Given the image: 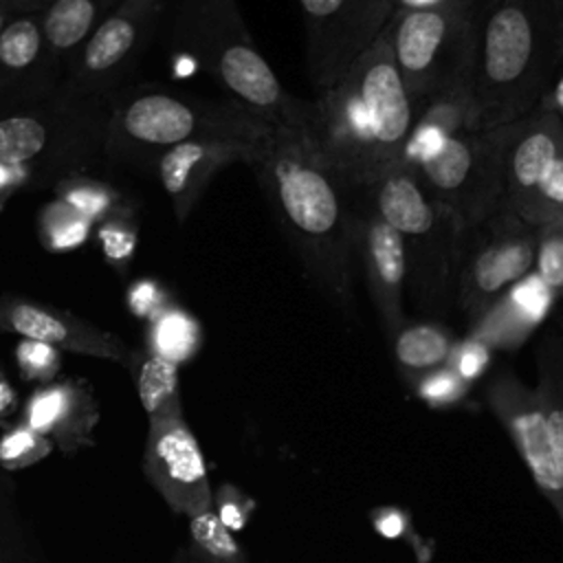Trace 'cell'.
I'll return each instance as SVG.
<instances>
[{
    "label": "cell",
    "instance_id": "1",
    "mask_svg": "<svg viewBox=\"0 0 563 563\" xmlns=\"http://www.w3.org/2000/svg\"><path fill=\"white\" fill-rule=\"evenodd\" d=\"M308 279L332 301L352 303L350 189L299 130L266 123L246 163Z\"/></svg>",
    "mask_w": 563,
    "mask_h": 563
},
{
    "label": "cell",
    "instance_id": "2",
    "mask_svg": "<svg viewBox=\"0 0 563 563\" xmlns=\"http://www.w3.org/2000/svg\"><path fill=\"white\" fill-rule=\"evenodd\" d=\"M413 106L383 33L332 86L308 101L303 134L347 189L372 187L400 165Z\"/></svg>",
    "mask_w": 563,
    "mask_h": 563
},
{
    "label": "cell",
    "instance_id": "3",
    "mask_svg": "<svg viewBox=\"0 0 563 563\" xmlns=\"http://www.w3.org/2000/svg\"><path fill=\"white\" fill-rule=\"evenodd\" d=\"M563 64V26L550 0H473L466 90L475 130L537 110Z\"/></svg>",
    "mask_w": 563,
    "mask_h": 563
},
{
    "label": "cell",
    "instance_id": "4",
    "mask_svg": "<svg viewBox=\"0 0 563 563\" xmlns=\"http://www.w3.org/2000/svg\"><path fill=\"white\" fill-rule=\"evenodd\" d=\"M383 218L400 233L407 257V292L424 310H442L455 292L466 229L402 165L372 185Z\"/></svg>",
    "mask_w": 563,
    "mask_h": 563
},
{
    "label": "cell",
    "instance_id": "5",
    "mask_svg": "<svg viewBox=\"0 0 563 563\" xmlns=\"http://www.w3.org/2000/svg\"><path fill=\"white\" fill-rule=\"evenodd\" d=\"M189 31L200 64L253 117L306 130L308 101L292 97L244 29L235 0H189Z\"/></svg>",
    "mask_w": 563,
    "mask_h": 563
},
{
    "label": "cell",
    "instance_id": "6",
    "mask_svg": "<svg viewBox=\"0 0 563 563\" xmlns=\"http://www.w3.org/2000/svg\"><path fill=\"white\" fill-rule=\"evenodd\" d=\"M488 132L497 150L504 209L532 227L563 222V121L539 106Z\"/></svg>",
    "mask_w": 563,
    "mask_h": 563
},
{
    "label": "cell",
    "instance_id": "7",
    "mask_svg": "<svg viewBox=\"0 0 563 563\" xmlns=\"http://www.w3.org/2000/svg\"><path fill=\"white\" fill-rule=\"evenodd\" d=\"M473 0L398 11L385 29L396 68L416 108L429 95L466 77Z\"/></svg>",
    "mask_w": 563,
    "mask_h": 563
},
{
    "label": "cell",
    "instance_id": "8",
    "mask_svg": "<svg viewBox=\"0 0 563 563\" xmlns=\"http://www.w3.org/2000/svg\"><path fill=\"white\" fill-rule=\"evenodd\" d=\"M266 121L242 106L207 103L169 92H145L121 103L112 117L114 139L143 150H169L191 139L253 141Z\"/></svg>",
    "mask_w": 563,
    "mask_h": 563
},
{
    "label": "cell",
    "instance_id": "9",
    "mask_svg": "<svg viewBox=\"0 0 563 563\" xmlns=\"http://www.w3.org/2000/svg\"><path fill=\"white\" fill-rule=\"evenodd\" d=\"M537 227L508 209L466 231L455 295L462 312L475 323L510 286L534 271Z\"/></svg>",
    "mask_w": 563,
    "mask_h": 563
},
{
    "label": "cell",
    "instance_id": "10",
    "mask_svg": "<svg viewBox=\"0 0 563 563\" xmlns=\"http://www.w3.org/2000/svg\"><path fill=\"white\" fill-rule=\"evenodd\" d=\"M468 231L504 209L493 134L468 130L435 152L402 165Z\"/></svg>",
    "mask_w": 563,
    "mask_h": 563
},
{
    "label": "cell",
    "instance_id": "11",
    "mask_svg": "<svg viewBox=\"0 0 563 563\" xmlns=\"http://www.w3.org/2000/svg\"><path fill=\"white\" fill-rule=\"evenodd\" d=\"M306 31V73L332 86L389 26L394 0H297Z\"/></svg>",
    "mask_w": 563,
    "mask_h": 563
},
{
    "label": "cell",
    "instance_id": "12",
    "mask_svg": "<svg viewBox=\"0 0 563 563\" xmlns=\"http://www.w3.org/2000/svg\"><path fill=\"white\" fill-rule=\"evenodd\" d=\"M350 242L352 262L363 271L383 330L394 336L407 323V257L402 238L378 211L372 187L350 189Z\"/></svg>",
    "mask_w": 563,
    "mask_h": 563
},
{
    "label": "cell",
    "instance_id": "13",
    "mask_svg": "<svg viewBox=\"0 0 563 563\" xmlns=\"http://www.w3.org/2000/svg\"><path fill=\"white\" fill-rule=\"evenodd\" d=\"M143 473L178 515H200L213 508L202 451L183 413L150 420Z\"/></svg>",
    "mask_w": 563,
    "mask_h": 563
},
{
    "label": "cell",
    "instance_id": "14",
    "mask_svg": "<svg viewBox=\"0 0 563 563\" xmlns=\"http://www.w3.org/2000/svg\"><path fill=\"white\" fill-rule=\"evenodd\" d=\"M486 402L508 431L534 484L563 523V473L537 405L534 389L523 385L512 372L506 369L490 378L486 387Z\"/></svg>",
    "mask_w": 563,
    "mask_h": 563
},
{
    "label": "cell",
    "instance_id": "15",
    "mask_svg": "<svg viewBox=\"0 0 563 563\" xmlns=\"http://www.w3.org/2000/svg\"><path fill=\"white\" fill-rule=\"evenodd\" d=\"M0 330L22 339L66 350L75 354L128 363V345L108 330L79 319L73 312L26 301L20 297H0Z\"/></svg>",
    "mask_w": 563,
    "mask_h": 563
},
{
    "label": "cell",
    "instance_id": "16",
    "mask_svg": "<svg viewBox=\"0 0 563 563\" xmlns=\"http://www.w3.org/2000/svg\"><path fill=\"white\" fill-rule=\"evenodd\" d=\"M255 139H191L161 154L158 176L178 222L187 220L202 191L220 169L231 163H249Z\"/></svg>",
    "mask_w": 563,
    "mask_h": 563
},
{
    "label": "cell",
    "instance_id": "17",
    "mask_svg": "<svg viewBox=\"0 0 563 563\" xmlns=\"http://www.w3.org/2000/svg\"><path fill=\"white\" fill-rule=\"evenodd\" d=\"M161 9L163 0H119L84 42L77 77L84 81L114 77L141 48Z\"/></svg>",
    "mask_w": 563,
    "mask_h": 563
},
{
    "label": "cell",
    "instance_id": "18",
    "mask_svg": "<svg viewBox=\"0 0 563 563\" xmlns=\"http://www.w3.org/2000/svg\"><path fill=\"white\" fill-rule=\"evenodd\" d=\"M552 303V292L534 273H530L471 323L468 336L482 341L490 350H515L537 330Z\"/></svg>",
    "mask_w": 563,
    "mask_h": 563
},
{
    "label": "cell",
    "instance_id": "19",
    "mask_svg": "<svg viewBox=\"0 0 563 563\" xmlns=\"http://www.w3.org/2000/svg\"><path fill=\"white\" fill-rule=\"evenodd\" d=\"M97 420L88 389L75 383H53L31 394L24 407V427L55 442L62 451L86 444Z\"/></svg>",
    "mask_w": 563,
    "mask_h": 563
},
{
    "label": "cell",
    "instance_id": "20",
    "mask_svg": "<svg viewBox=\"0 0 563 563\" xmlns=\"http://www.w3.org/2000/svg\"><path fill=\"white\" fill-rule=\"evenodd\" d=\"M468 130H475V112L464 81L429 95L413 108V128L400 165L435 152L449 139Z\"/></svg>",
    "mask_w": 563,
    "mask_h": 563
},
{
    "label": "cell",
    "instance_id": "21",
    "mask_svg": "<svg viewBox=\"0 0 563 563\" xmlns=\"http://www.w3.org/2000/svg\"><path fill=\"white\" fill-rule=\"evenodd\" d=\"M128 367L132 372L139 400L150 420L183 413L176 363L158 356L150 347H143L130 350Z\"/></svg>",
    "mask_w": 563,
    "mask_h": 563
},
{
    "label": "cell",
    "instance_id": "22",
    "mask_svg": "<svg viewBox=\"0 0 563 563\" xmlns=\"http://www.w3.org/2000/svg\"><path fill=\"white\" fill-rule=\"evenodd\" d=\"M119 0H51L42 11L44 42L55 53L84 44Z\"/></svg>",
    "mask_w": 563,
    "mask_h": 563
},
{
    "label": "cell",
    "instance_id": "23",
    "mask_svg": "<svg viewBox=\"0 0 563 563\" xmlns=\"http://www.w3.org/2000/svg\"><path fill=\"white\" fill-rule=\"evenodd\" d=\"M391 341L398 367L413 380L424 372L446 365L457 339L442 323L416 321L405 323Z\"/></svg>",
    "mask_w": 563,
    "mask_h": 563
},
{
    "label": "cell",
    "instance_id": "24",
    "mask_svg": "<svg viewBox=\"0 0 563 563\" xmlns=\"http://www.w3.org/2000/svg\"><path fill=\"white\" fill-rule=\"evenodd\" d=\"M534 396L563 473V345L559 336H548L543 341Z\"/></svg>",
    "mask_w": 563,
    "mask_h": 563
},
{
    "label": "cell",
    "instance_id": "25",
    "mask_svg": "<svg viewBox=\"0 0 563 563\" xmlns=\"http://www.w3.org/2000/svg\"><path fill=\"white\" fill-rule=\"evenodd\" d=\"M48 125L33 114L0 117V165L22 167L46 152Z\"/></svg>",
    "mask_w": 563,
    "mask_h": 563
},
{
    "label": "cell",
    "instance_id": "26",
    "mask_svg": "<svg viewBox=\"0 0 563 563\" xmlns=\"http://www.w3.org/2000/svg\"><path fill=\"white\" fill-rule=\"evenodd\" d=\"M198 341H200L198 323L183 310L163 306L152 317L150 350L156 352L158 356L178 365L196 352Z\"/></svg>",
    "mask_w": 563,
    "mask_h": 563
},
{
    "label": "cell",
    "instance_id": "27",
    "mask_svg": "<svg viewBox=\"0 0 563 563\" xmlns=\"http://www.w3.org/2000/svg\"><path fill=\"white\" fill-rule=\"evenodd\" d=\"M189 552L198 563H246L240 543L213 508L189 517Z\"/></svg>",
    "mask_w": 563,
    "mask_h": 563
},
{
    "label": "cell",
    "instance_id": "28",
    "mask_svg": "<svg viewBox=\"0 0 563 563\" xmlns=\"http://www.w3.org/2000/svg\"><path fill=\"white\" fill-rule=\"evenodd\" d=\"M44 44L42 15L22 13L7 20L0 33V68L9 73H20L37 62Z\"/></svg>",
    "mask_w": 563,
    "mask_h": 563
},
{
    "label": "cell",
    "instance_id": "29",
    "mask_svg": "<svg viewBox=\"0 0 563 563\" xmlns=\"http://www.w3.org/2000/svg\"><path fill=\"white\" fill-rule=\"evenodd\" d=\"M554 299H563V222L537 227L534 271Z\"/></svg>",
    "mask_w": 563,
    "mask_h": 563
},
{
    "label": "cell",
    "instance_id": "30",
    "mask_svg": "<svg viewBox=\"0 0 563 563\" xmlns=\"http://www.w3.org/2000/svg\"><path fill=\"white\" fill-rule=\"evenodd\" d=\"M468 385L471 383L462 380L449 365L424 372L411 380L413 391L429 407H453L462 402L468 394Z\"/></svg>",
    "mask_w": 563,
    "mask_h": 563
},
{
    "label": "cell",
    "instance_id": "31",
    "mask_svg": "<svg viewBox=\"0 0 563 563\" xmlns=\"http://www.w3.org/2000/svg\"><path fill=\"white\" fill-rule=\"evenodd\" d=\"M44 233L51 249L66 251L81 244L88 235V220L70 209L66 202H55L46 209Z\"/></svg>",
    "mask_w": 563,
    "mask_h": 563
},
{
    "label": "cell",
    "instance_id": "32",
    "mask_svg": "<svg viewBox=\"0 0 563 563\" xmlns=\"http://www.w3.org/2000/svg\"><path fill=\"white\" fill-rule=\"evenodd\" d=\"M490 347H486L482 341L473 339V336H466L462 341H455L453 350H451V356L446 361V365L466 383H473L477 380L486 367H488V361H490Z\"/></svg>",
    "mask_w": 563,
    "mask_h": 563
},
{
    "label": "cell",
    "instance_id": "33",
    "mask_svg": "<svg viewBox=\"0 0 563 563\" xmlns=\"http://www.w3.org/2000/svg\"><path fill=\"white\" fill-rule=\"evenodd\" d=\"M62 202L75 209L86 220L99 218L110 205V194L97 183H64L59 189Z\"/></svg>",
    "mask_w": 563,
    "mask_h": 563
},
{
    "label": "cell",
    "instance_id": "34",
    "mask_svg": "<svg viewBox=\"0 0 563 563\" xmlns=\"http://www.w3.org/2000/svg\"><path fill=\"white\" fill-rule=\"evenodd\" d=\"M46 451V438L31 431L29 427H20L4 435L0 444V460L13 466H22L31 460H37Z\"/></svg>",
    "mask_w": 563,
    "mask_h": 563
},
{
    "label": "cell",
    "instance_id": "35",
    "mask_svg": "<svg viewBox=\"0 0 563 563\" xmlns=\"http://www.w3.org/2000/svg\"><path fill=\"white\" fill-rule=\"evenodd\" d=\"M15 356L22 374L29 378H51L59 365L55 347L37 341H29V339L20 343V347L15 350Z\"/></svg>",
    "mask_w": 563,
    "mask_h": 563
},
{
    "label": "cell",
    "instance_id": "36",
    "mask_svg": "<svg viewBox=\"0 0 563 563\" xmlns=\"http://www.w3.org/2000/svg\"><path fill=\"white\" fill-rule=\"evenodd\" d=\"M253 501H249L238 488L224 484L218 488V493L213 495V510L218 515V519L233 532V530H242L249 521Z\"/></svg>",
    "mask_w": 563,
    "mask_h": 563
},
{
    "label": "cell",
    "instance_id": "37",
    "mask_svg": "<svg viewBox=\"0 0 563 563\" xmlns=\"http://www.w3.org/2000/svg\"><path fill=\"white\" fill-rule=\"evenodd\" d=\"M103 251L110 260H123L130 257L132 249H134V233L125 231L123 224H106L99 233Z\"/></svg>",
    "mask_w": 563,
    "mask_h": 563
},
{
    "label": "cell",
    "instance_id": "38",
    "mask_svg": "<svg viewBox=\"0 0 563 563\" xmlns=\"http://www.w3.org/2000/svg\"><path fill=\"white\" fill-rule=\"evenodd\" d=\"M374 528L387 539H398L407 532L409 521L400 508H380L374 512Z\"/></svg>",
    "mask_w": 563,
    "mask_h": 563
},
{
    "label": "cell",
    "instance_id": "39",
    "mask_svg": "<svg viewBox=\"0 0 563 563\" xmlns=\"http://www.w3.org/2000/svg\"><path fill=\"white\" fill-rule=\"evenodd\" d=\"M130 308L136 314H150L154 317L163 306H161V292L154 284L150 282H141L132 288L130 292Z\"/></svg>",
    "mask_w": 563,
    "mask_h": 563
},
{
    "label": "cell",
    "instance_id": "40",
    "mask_svg": "<svg viewBox=\"0 0 563 563\" xmlns=\"http://www.w3.org/2000/svg\"><path fill=\"white\" fill-rule=\"evenodd\" d=\"M541 108L554 112L563 121V64H561L556 77L552 79V84H550V88H548V92L541 101Z\"/></svg>",
    "mask_w": 563,
    "mask_h": 563
},
{
    "label": "cell",
    "instance_id": "41",
    "mask_svg": "<svg viewBox=\"0 0 563 563\" xmlns=\"http://www.w3.org/2000/svg\"><path fill=\"white\" fill-rule=\"evenodd\" d=\"M451 2L455 0H394V9L398 13V11H413V9H435Z\"/></svg>",
    "mask_w": 563,
    "mask_h": 563
},
{
    "label": "cell",
    "instance_id": "42",
    "mask_svg": "<svg viewBox=\"0 0 563 563\" xmlns=\"http://www.w3.org/2000/svg\"><path fill=\"white\" fill-rule=\"evenodd\" d=\"M15 172H18V167H4V165H0V189L18 183V174H15Z\"/></svg>",
    "mask_w": 563,
    "mask_h": 563
},
{
    "label": "cell",
    "instance_id": "43",
    "mask_svg": "<svg viewBox=\"0 0 563 563\" xmlns=\"http://www.w3.org/2000/svg\"><path fill=\"white\" fill-rule=\"evenodd\" d=\"M172 563H198V561L194 559V554L189 550H180V552H176Z\"/></svg>",
    "mask_w": 563,
    "mask_h": 563
},
{
    "label": "cell",
    "instance_id": "44",
    "mask_svg": "<svg viewBox=\"0 0 563 563\" xmlns=\"http://www.w3.org/2000/svg\"><path fill=\"white\" fill-rule=\"evenodd\" d=\"M550 4L554 7V11H556V15L561 20V26H563V0H550Z\"/></svg>",
    "mask_w": 563,
    "mask_h": 563
},
{
    "label": "cell",
    "instance_id": "45",
    "mask_svg": "<svg viewBox=\"0 0 563 563\" xmlns=\"http://www.w3.org/2000/svg\"><path fill=\"white\" fill-rule=\"evenodd\" d=\"M4 24H7V7L0 2V33H2Z\"/></svg>",
    "mask_w": 563,
    "mask_h": 563
},
{
    "label": "cell",
    "instance_id": "46",
    "mask_svg": "<svg viewBox=\"0 0 563 563\" xmlns=\"http://www.w3.org/2000/svg\"><path fill=\"white\" fill-rule=\"evenodd\" d=\"M559 325H561V336H563V317H561V323H559Z\"/></svg>",
    "mask_w": 563,
    "mask_h": 563
},
{
    "label": "cell",
    "instance_id": "47",
    "mask_svg": "<svg viewBox=\"0 0 563 563\" xmlns=\"http://www.w3.org/2000/svg\"><path fill=\"white\" fill-rule=\"evenodd\" d=\"M559 339H561V345H563V336L561 334H559Z\"/></svg>",
    "mask_w": 563,
    "mask_h": 563
},
{
    "label": "cell",
    "instance_id": "48",
    "mask_svg": "<svg viewBox=\"0 0 563 563\" xmlns=\"http://www.w3.org/2000/svg\"><path fill=\"white\" fill-rule=\"evenodd\" d=\"M0 563H7V561H4V559H2V556H0Z\"/></svg>",
    "mask_w": 563,
    "mask_h": 563
},
{
    "label": "cell",
    "instance_id": "49",
    "mask_svg": "<svg viewBox=\"0 0 563 563\" xmlns=\"http://www.w3.org/2000/svg\"><path fill=\"white\" fill-rule=\"evenodd\" d=\"M0 2H2V0H0Z\"/></svg>",
    "mask_w": 563,
    "mask_h": 563
}]
</instances>
